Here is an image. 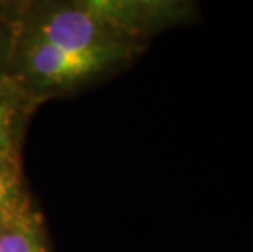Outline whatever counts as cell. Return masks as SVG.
I'll return each instance as SVG.
<instances>
[{
	"label": "cell",
	"instance_id": "2",
	"mask_svg": "<svg viewBox=\"0 0 253 252\" xmlns=\"http://www.w3.org/2000/svg\"><path fill=\"white\" fill-rule=\"evenodd\" d=\"M41 219L26 189L21 160L0 157V229Z\"/></svg>",
	"mask_w": 253,
	"mask_h": 252
},
{
	"label": "cell",
	"instance_id": "5",
	"mask_svg": "<svg viewBox=\"0 0 253 252\" xmlns=\"http://www.w3.org/2000/svg\"><path fill=\"white\" fill-rule=\"evenodd\" d=\"M10 54H12V33H10L7 20H2L0 21V87L15 85L8 74Z\"/></svg>",
	"mask_w": 253,
	"mask_h": 252
},
{
	"label": "cell",
	"instance_id": "3",
	"mask_svg": "<svg viewBox=\"0 0 253 252\" xmlns=\"http://www.w3.org/2000/svg\"><path fill=\"white\" fill-rule=\"evenodd\" d=\"M35 103L15 85L0 87V157L20 159L25 123Z\"/></svg>",
	"mask_w": 253,
	"mask_h": 252
},
{
	"label": "cell",
	"instance_id": "4",
	"mask_svg": "<svg viewBox=\"0 0 253 252\" xmlns=\"http://www.w3.org/2000/svg\"><path fill=\"white\" fill-rule=\"evenodd\" d=\"M0 252H49L42 219L0 229Z\"/></svg>",
	"mask_w": 253,
	"mask_h": 252
},
{
	"label": "cell",
	"instance_id": "1",
	"mask_svg": "<svg viewBox=\"0 0 253 252\" xmlns=\"http://www.w3.org/2000/svg\"><path fill=\"white\" fill-rule=\"evenodd\" d=\"M12 33V31H10ZM142 48H105L88 51H62L33 40L12 35L8 74L23 94L38 99L66 94L118 71L136 57Z\"/></svg>",
	"mask_w": 253,
	"mask_h": 252
}]
</instances>
